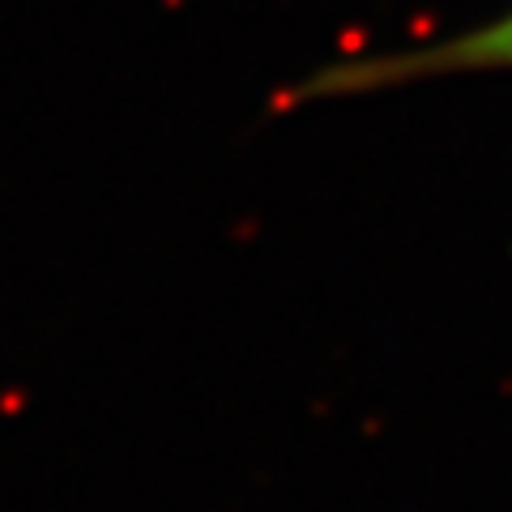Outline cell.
<instances>
[{
  "label": "cell",
  "mask_w": 512,
  "mask_h": 512,
  "mask_svg": "<svg viewBox=\"0 0 512 512\" xmlns=\"http://www.w3.org/2000/svg\"><path fill=\"white\" fill-rule=\"evenodd\" d=\"M512 69V13L495 18L466 35H453L444 43H423L414 52H389L367 56L350 64H333L320 77H312L299 90V99H333V94H359V90H384L406 86L423 77H453V73H504Z\"/></svg>",
  "instance_id": "cell-1"
}]
</instances>
